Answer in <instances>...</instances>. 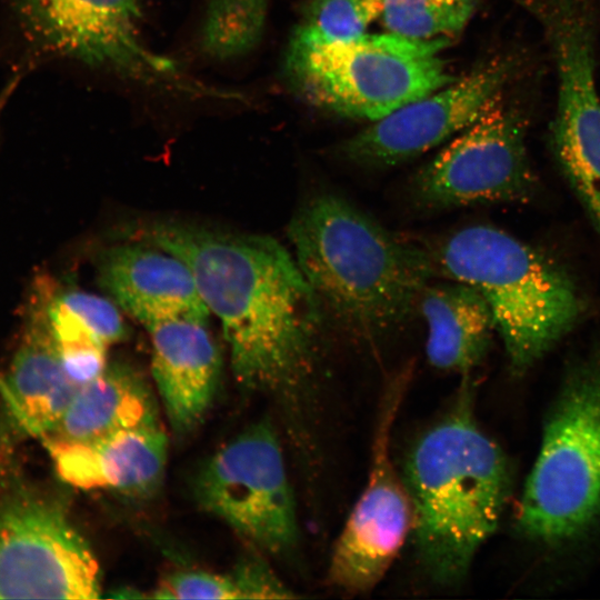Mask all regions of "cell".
Masks as SVG:
<instances>
[{
    "instance_id": "1",
    "label": "cell",
    "mask_w": 600,
    "mask_h": 600,
    "mask_svg": "<svg viewBox=\"0 0 600 600\" xmlns=\"http://www.w3.org/2000/svg\"><path fill=\"white\" fill-rule=\"evenodd\" d=\"M128 234L188 266L204 304L220 319L239 384L291 389L317 369L326 312L277 240L172 220L131 227Z\"/></svg>"
},
{
    "instance_id": "3",
    "label": "cell",
    "mask_w": 600,
    "mask_h": 600,
    "mask_svg": "<svg viewBox=\"0 0 600 600\" xmlns=\"http://www.w3.org/2000/svg\"><path fill=\"white\" fill-rule=\"evenodd\" d=\"M288 237L324 312L366 339L404 324L436 273L429 250L404 242L330 192L298 209Z\"/></svg>"
},
{
    "instance_id": "5",
    "label": "cell",
    "mask_w": 600,
    "mask_h": 600,
    "mask_svg": "<svg viewBox=\"0 0 600 600\" xmlns=\"http://www.w3.org/2000/svg\"><path fill=\"white\" fill-rule=\"evenodd\" d=\"M517 526L553 549L600 526V346L570 370L547 419Z\"/></svg>"
},
{
    "instance_id": "15",
    "label": "cell",
    "mask_w": 600,
    "mask_h": 600,
    "mask_svg": "<svg viewBox=\"0 0 600 600\" xmlns=\"http://www.w3.org/2000/svg\"><path fill=\"white\" fill-rule=\"evenodd\" d=\"M100 287L147 329L174 320L207 322L210 314L188 266L157 247L112 246L97 263Z\"/></svg>"
},
{
    "instance_id": "4",
    "label": "cell",
    "mask_w": 600,
    "mask_h": 600,
    "mask_svg": "<svg viewBox=\"0 0 600 600\" xmlns=\"http://www.w3.org/2000/svg\"><path fill=\"white\" fill-rule=\"evenodd\" d=\"M429 252L436 272L469 284L483 297L517 372L540 359L582 312V301L566 273L497 228L460 229Z\"/></svg>"
},
{
    "instance_id": "25",
    "label": "cell",
    "mask_w": 600,
    "mask_h": 600,
    "mask_svg": "<svg viewBox=\"0 0 600 600\" xmlns=\"http://www.w3.org/2000/svg\"><path fill=\"white\" fill-rule=\"evenodd\" d=\"M58 296L107 346L127 337L126 323L119 310L109 300L78 290Z\"/></svg>"
},
{
    "instance_id": "7",
    "label": "cell",
    "mask_w": 600,
    "mask_h": 600,
    "mask_svg": "<svg viewBox=\"0 0 600 600\" xmlns=\"http://www.w3.org/2000/svg\"><path fill=\"white\" fill-rule=\"evenodd\" d=\"M23 28L46 50L121 78L191 99L243 101L208 86L141 36L139 0H13Z\"/></svg>"
},
{
    "instance_id": "17",
    "label": "cell",
    "mask_w": 600,
    "mask_h": 600,
    "mask_svg": "<svg viewBox=\"0 0 600 600\" xmlns=\"http://www.w3.org/2000/svg\"><path fill=\"white\" fill-rule=\"evenodd\" d=\"M151 372L171 428L186 433L206 416L214 398L221 351L207 322L174 320L148 329Z\"/></svg>"
},
{
    "instance_id": "13",
    "label": "cell",
    "mask_w": 600,
    "mask_h": 600,
    "mask_svg": "<svg viewBox=\"0 0 600 600\" xmlns=\"http://www.w3.org/2000/svg\"><path fill=\"white\" fill-rule=\"evenodd\" d=\"M518 61L500 57L413 100L348 139L344 159L388 168L416 158L454 138L499 98L516 76Z\"/></svg>"
},
{
    "instance_id": "21",
    "label": "cell",
    "mask_w": 600,
    "mask_h": 600,
    "mask_svg": "<svg viewBox=\"0 0 600 600\" xmlns=\"http://www.w3.org/2000/svg\"><path fill=\"white\" fill-rule=\"evenodd\" d=\"M270 0H210L200 28L201 51L216 60L249 53L260 42Z\"/></svg>"
},
{
    "instance_id": "23",
    "label": "cell",
    "mask_w": 600,
    "mask_h": 600,
    "mask_svg": "<svg viewBox=\"0 0 600 600\" xmlns=\"http://www.w3.org/2000/svg\"><path fill=\"white\" fill-rule=\"evenodd\" d=\"M382 10L383 0H310L291 40L306 44L349 41L367 33Z\"/></svg>"
},
{
    "instance_id": "10",
    "label": "cell",
    "mask_w": 600,
    "mask_h": 600,
    "mask_svg": "<svg viewBox=\"0 0 600 600\" xmlns=\"http://www.w3.org/2000/svg\"><path fill=\"white\" fill-rule=\"evenodd\" d=\"M539 23L557 73L551 141L574 191L600 198V93L596 0H521Z\"/></svg>"
},
{
    "instance_id": "8",
    "label": "cell",
    "mask_w": 600,
    "mask_h": 600,
    "mask_svg": "<svg viewBox=\"0 0 600 600\" xmlns=\"http://www.w3.org/2000/svg\"><path fill=\"white\" fill-rule=\"evenodd\" d=\"M99 563L64 508L20 479L0 490V599H97Z\"/></svg>"
},
{
    "instance_id": "11",
    "label": "cell",
    "mask_w": 600,
    "mask_h": 600,
    "mask_svg": "<svg viewBox=\"0 0 600 600\" xmlns=\"http://www.w3.org/2000/svg\"><path fill=\"white\" fill-rule=\"evenodd\" d=\"M526 131L524 113L501 94L417 172L414 199L428 209L527 199L534 179Z\"/></svg>"
},
{
    "instance_id": "9",
    "label": "cell",
    "mask_w": 600,
    "mask_h": 600,
    "mask_svg": "<svg viewBox=\"0 0 600 600\" xmlns=\"http://www.w3.org/2000/svg\"><path fill=\"white\" fill-rule=\"evenodd\" d=\"M193 492L200 507L256 547L282 553L298 539L293 492L270 422L248 427L199 469Z\"/></svg>"
},
{
    "instance_id": "14",
    "label": "cell",
    "mask_w": 600,
    "mask_h": 600,
    "mask_svg": "<svg viewBox=\"0 0 600 600\" xmlns=\"http://www.w3.org/2000/svg\"><path fill=\"white\" fill-rule=\"evenodd\" d=\"M54 290L43 277L33 284L24 334L1 390L4 421L20 437L50 434L78 388L63 369L50 327L49 306Z\"/></svg>"
},
{
    "instance_id": "2",
    "label": "cell",
    "mask_w": 600,
    "mask_h": 600,
    "mask_svg": "<svg viewBox=\"0 0 600 600\" xmlns=\"http://www.w3.org/2000/svg\"><path fill=\"white\" fill-rule=\"evenodd\" d=\"M401 476L423 571L440 586L457 584L497 529L511 488L506 456L476 420L469 379L413 443Z\"/></svg>"
},
{
    "instance_id": "26",
    "label": "cell",
    "mask_w": 600,
    "mask_h": 600,
    "mask_svg": "<svg viewBox=\"0 0 600 600\" xmlns=\"http://www.w3.org/2000/svg\"><path fill=\"white\" fill-rule=\"evenodd\" d=\"M11 93V88H7L3 92V94L0 97V111L2 109V106L6 103L8 96ZM3 388V381L0 379V391Z\"/></svg>"
},
{
    "instance_id": "22",
    "label": "cell",
    "mask_w": 600,
    "mask_h": 600,
    "mask_svg": "<svg viewBox=\"0 0 600 600\" xmlns=\"http://www.w3.org/2000/svg\"><path fill=\"white\" fill-rule=\"evenodd\" d=\"M481 1L383 0L381 20L390 32L409 38H449L463 30Z\"/></svg>"
},
{
    "instance_id": "19",
    "label": "cell",
    "mask_w": 600,
    "mask_h": 600,
    "mask_svg": "<svg viewBox=\"0 0 600 600\" xmlns=\"http://www.w3.org/2000/svg\"><path fill=\"white\" fill-rule=\"evenodd\" d=\"M158 423L156 400L147 381L129 366L112 363L78 386L57 428L47 437L87 441Z\"/></svg>"
},
{
    "instance_id": "20",
    "label": "cell",
    "mask_w": 600,
    "mask_h": 600,
    "mask_svg": "<svg viewBox=\"0 0 600 600\" xmlns=\"http://www.w3.org/2000/svg\"><path fill=\"white\" fill-rule=\"evenodd\" d=\"M156 599H290L293 593L260 558H247L228 573L178 571L153 590Z\"/></svg>"
},
{
    "instance_id": "12",
    "label": "cell",
    "mask_w": 600,
    "mask_h": 600,
    "mask_svg": "<svg viewBox=\"0 0 600 600\" xmlns=\"http://www.w3.org/2000/svg\"><path fill=\"white\" fill-rule=\"evenodd\" d=\"M393 378L381 398L371 447L368 481L337 539L329 579L348 592L373 588L384 576L408 534L412 509L401 474L391 457V432L408 382Z\"/></svg>"
},
{
    "instance_id": "6",
    "label": "cell",
    "mask_w": 600,
    "mask_h": 600,
    "mask_svg": "<svg viewBox=\"0 0 600 600\" xmlns=\"http://www.w3.org/2000/svg\"><path fill=\"white\" fill-rule=\"evenodd\" d=\"M448 40L390 31L328 44L291 40L284 70L310 104L373 122L456 79L440 57Z\"/></svg>"
},
{
    "instance_id": "16",
    "label": "cell",
    "mask_w": 600,
    "mask_h": 600,
    "mask_svg": "<svg viewBox=\"0 0 600 600\" xmlns=\"http://www.w3.org/2000/svg\"><path fill=\"white\" fill-rule=\"evenodd\" d=\"M59 477L80 489L141 496L161 482L168 438L160 423L87 441L43 438Z\"/></svg>"
},
{
    "instance_id": "24",
    "label": "cell",
    "mask_w": 600,
    "mask_h": 600,
    "mask_svg": "<svg viewBox=\"0 0 600 600\" xmlns=\"http://www.w3.org/2000/svg\"><path fill=\"white\" fill-rule=\"evenodd\" d=\"M49 320L56 347L68 377L81 386L98 377L108 366V346L70 310L54 291Z\"/></svg>"
},
{
    "instance_id": "18",
    "label": "cell",
    "mask_w": 600,
    "mask_h": 600,
    "mask_svg": "<svg viewBox=\"0 0 600 600\" xmlns=\"http://www.w3.org/2000/svg\"><path fill=\"white\" fill-rule=\"evenodd\" d=\"M419 307L426 319V352L437 369L470 374L484 358L494 321L483 297L469 284L453 281L423 290Z\"/></svg>"
}]
</instances>
